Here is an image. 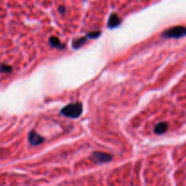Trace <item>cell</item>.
<instances>
[{"instance_id":"3","label":"cell","mask_w":186,"mask_h":186,"mask_svg":"<svg viewBox=\"0 0 186 186\" xmlns=\"http://www.w3.org/2000/svg\"><path fill=\"white\" fill-rule=\"evenodd\" d=\"M91 159L96 163H105L111 161L112 155H108V153L101 152H95L92 155Z\"/></svg>"},{"instance_id":"2","label":"cell","mask_w":186,"mask_h":186,"mask_svg":"<svg viewBox=\"0 0 186 186\" xmlns=\"http://www.w3.org/2000/svg\"><path fill=\"white\" fill-rule=\"evenodd\" d=\"M162 36L165 38H181L186 36V27L183 25H176L163 32Z\"/></svg>"},{"instance_id":"5","label":"cell","mask_w":186,"mask_h":186,"mask_svg":"<svg viewBox=\"0 0 186 186\" xmlns=\"http://www.w3.org/2000/svg\"><path fill=\"white\" fill-rule=\"evenodd\" d=\"M120 24H121V19H120L119 16L117 14H115V13L111 14V16H109L108 23H107L108 27H110V28L117 27Z\"/></svg>"},{"instance_id":"11","label":"cell","mask_w":186,"mask_h":186,"mask_svg":"<svg viewBox=\"0 0 186 186\" xmlns=\"http://www.w3.org/2000/svg\"><path fill=\"white\" fill-rule=\"evenodd\" d=\"M58 11L61 13V14H65V12H66V8H64V6H59V8H58Z\"/></svg>"},{"instance_id":"1","label":"cell","mask_w":186,"mask_h":186,"mask_svg":"<svg viewBox=\"0 0 186 186\" xmlns=\"http://www.w3.org/2000/svg\"><path fill=\"white\" fill-rule=\"evenodd\" d=\"M83 112L82 103L77 102L74 104H69L61 109V114L66 117L70 118H77L79 117Z\"/></svg>"},{"instance_id":"7","label":"cell","mask_w":186,"mask_h":186,"mask_svg":"<svg viewBox=\"0 0 186 186\" xmlns=\"http://www.w3.org/2000/svg\"><path fill=\"white\" fill-rule=\"evenodd\" d=\"M49 44L53 47L60 48V49H64V48H65V44H62L61 41L59 40V38H57L56 36H51L49 38Z\"/></svg>"},{"instance_id":"6","label":"cell","mask_w":186,"mask_h":186,"mask_svg":"<svg viewBox=\"0 0 186 186\" xmlns=\"http://www.w3.org/2000/svg\"><path fill=\"white\" fill-rule=\"evenodd\" d=\"M168 128V124L165 122H162V123H159L155 125V133L157 134H163L166 131H167Z\"/></svg>"},{"instance_id":"4","label":"cell","mask_w":186,"mask_h":186,"mask_svg":"<svg viewBox=\"0 0 186 186\" xmlns=\"http://www.w3.org/2000/svg\"><path fill=\"white\" fill-rule=\"evenodd\" d=\"M28 140L31 145H38L44 142V137L39 135L36 132L31 131L28 134Z\"/></svg>"},{"instance_id":"8","label":"cell","mask_w":186,"mask_h":186,"mask_svg":"<svg viewBox=\"0 0 186 186\" xmlns=\"http://www.w3.org/2000/svg\"><path fill=\"white\" fill-rule=\"evenodd\" d=\"M88 39V37H87V36H85V37H81V38H79V39H76V40H75L74 42H73V47L75 48V49H78V48H80L83 44H84L85 42H86V40Z\"/></svg>"},{"instance_id":"9","label":"cell","mask_w":186,"mask_h":186,"mask_svg":"<svg viewBox=\"0 0 186 186\" xmlns=\"http://www.w3.org/2000/svg\"><path fill=\"white\" fill-rule=\"evenodd\" d=\"M1 71H2V73H10L12 71V67L10 66L5 65V64H2Z\"/></svg>"},{"instance_id":"10","label":"cell","mask_w":186,"mask_h":186,"mask_svg":"<svg viewBox=\"0 0 186 186\" xmlns=\"http://www.w3.org/2000/svg\"><path fill=\"white\" fill-rule=\"evenodd\" d=\"M100 35H101V32L100 31L91 32V33L87 34V37L88 38H91V39H94V38H97Z\"/></svg>"}]
</instances>
